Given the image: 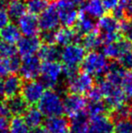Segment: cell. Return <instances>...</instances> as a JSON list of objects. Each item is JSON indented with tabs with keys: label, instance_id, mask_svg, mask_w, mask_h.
I'll list each match as a JSON object with an SVG mask.
<instances>
[{
	"label": "cell",
	"instance_id": "obj_1",
	"mask_svg": "<svg viewBox=\"0 0 132 133\" xmlns=\"http://www.w3.org/2000/svg\"><path fill=\"white\" fill-rule=\"evenodd\" d=\"M38 109L47 118L62 116L64 114V102L60 93L54 90L45 91L38 103Z\"/></svg>",
	"mask_w": 132,
	"mask_h": 133
},
{
	"label": "cell",
	"instance_id": "obj_2",
	"mask_svg": "<svg viewBox=\"0 0 132 133\" xmlns=\"http://www.w3.org/2000/svg\"><path fill=\"white\" fill-rule=\"evenodd\" d=\"M109 64L108 58L102 53L91 51L85 55L81 65L82 72H87L92 77L100 78L107 72Z\"/></svg>",
	"mask_w": 132,
	"mask_h": 133
},
{
	"label": "cell",
	"instance_id": "obj_3",
	"mask_svg": "<svg viewBox=\"0 0 132 133\" xmlns=\"http://www.w3.org/2000/svg\"><path fill=\"white\" fill-rule=\"evenodd\" d=\"M97 30L101 38L102 44H109L120 39V24L113 16H105L100 17L97 23Z\"/></svg>",
	"mask_w": 132,
	"mask_h": 133
},
{
	"label": "cell",
	"instance_id": "obj_4",
	"mask_svg": "<svg viewBox=\"0 0 132 133\" xmlns=\"http://www.w3.org/2000/svg\"><path fill=\"white\" fill-rule=\"evenodd\" d=\"M62 75V65L58 61L43 62L41 64V81L45 88L53 90Z\"/></svg>",
	"mask_w": 132,
	"mask_h": 133
},
{
	"label": "cell",
	"instance_id": "obj_5",
	"mask_svg": "<svg viewBox=\"0 0 132 133\" xmlns=\"http://www.w3.org/2000/svg\"><path fill=\"white\" fill-rule=\"evenodd\" d=\"M85 55L86 50L84 47L78 43H72L64 46V48L61 49L60 60L62 62V65L79 68Z\"/></svg>",
	"mask_w": 132,
	"mask_h": 133
},
{
	"label": "cell",
	"instance_id": "obj_6",
	"mask_svg": "<svg viewBox=\"0 0 132 133\" xmlns=\"http://www.w3.org/2000/svg\"><path fill=\"white\" fill-rule=\"evenodd\" d=\"M37 18L40 30L43 32H53L58 29L61 25L55 3L49 4Z\"/></svg>",
	"mask_w": 132,
	"mask_h": 133
},
{
	"label": "cell",
	"instance_id": "obj_7",
	"mask_svg": "<svg viewBox=\"0 0 132 133\" xmlns=\"http://www.w3.org/2000/svg\"><path fill=\"white\" fill-rule=\"evenodd\" d=\"M68 90L71 93L87 94L94 86V80L92 75L84 72H78L74 77L68 80Z\"/></svg>",
	"mask_w": 132,
	"mask_h": 133
},
{
	"label": "cell",
	"instance_id": "obj_8",
	"mask_svg": "<svg viewBox=\"0 0 132 133\" xmlns=\"http://www.w3.org/2000/svg\"><path fill=\"white\" fill-rule=\"evenodd\" d=\"M64 102V113H65L70 119L76 117L79 114L85 112L87 106V100L85 97L75 93H69L67 94Z\"/></svg>",
	"mask_w": 132,
	"mask_h": 133
},
{
	"label": "cell",
	"instance_id": "obj_9",
	"mask_svg": "<svg viewBox=\"0 0 132 133\" xmlns=\"http://www.w3.org/2000/svg\"><path fill=\"white\" fill-rule=\"evenodd\" d=\"M45 91V87L40 81L31 80L23 83L21 90V96L28 105H35Z\"/></svg>",
	"mask_w": 132,
	"mask_h": 133
},
{
	"label": "cell",
	"instance_id": "obj_10",
	"mask_svg": "<svg viewBox=\"0 0 132 133\" xmlns=\"http://www.w3.org/2000/svg\"><path fill=\"white\" fill-rule=\"evenodd\" d=\"M41 64L42 63L38 56L31 55L24 57L21 60L19 76L26 81L36 80L40 76Z\"/></svg>",
	"mask_w": 132,
	"mask_h": 133
},
{
	"label": "cell",
	"instance_id": "obj_11",
	"mask_svg": "<svg viewBox=\"0 0 132 133\" xmlns=\"http://www.w3.org/2000/svg\"><path fill=\"white\" fill-rule=\"evenodd\" d=\"M132 50V44L129 41L125 40H117L113 43L106 44L103 46V52L102 54L107 58L111 60H119L123 57L125 54Z\"/></svg>",
	"mask_w": 132,
	"mask_h": 133
},
{
	"label": "cell",
	"instance_id": "obj_12",
	"mask_svg": "<svg viewBox=\"0 0 132 133\" xmlns=\"http://www.w3.org/2000/svg\"><path fill=\"white\" fill-rule=\"evenodd\" d=\"M42 45V41L38 36H24L16 44L17 54L22 58L34 55Z\"/></svg>",
	"mask_w": 132,
	"mask_h": 133
},
{
	"label": "cell",
	"instance_id": "obj_13",
	"mask_svg": "<svg viewBox=\"0 0 132 133\" xmlns=\"http://www.w3.org/2000/svg\"><path fill=\"white\" fill-rule=\"evenodd\" d=\"M17 26L24 36H37L40 32L38 18L30 13H25L17 20Z\"/></svg>",
	"mask_w": 132,
	"mask_h": 133
},
{
	"label": "cell",
	"instance_id": "obj_14",
	"mask_svg": "<svg viewBox=\"0 0 132 133\" xmlns=\"http://www.w3.org/2000/svg\"><path fill=\"white\" fill-rule=\"evenodd\" d=\"M114 122L106 114L91 118L89 121L88 133H112Z\"/></svg>",
	"mask_w": 132,
	"mask_h": 133
},
{
	"label": "cell",
	"instance_id": "obj_15",
	"mask_svg": "<svg viewBox=\"0 0 132 133\" xmlns=\"http://www.w3.org/2000/svg\"><path fill=\"white\" fill-rule=\"evenodd\" d=\"M81 39V36L76 30L71 27L64 26L54 31V41L58 46H65L72 43H79Z\"/></svg>",
	"mask_w": 132,
	"mask_h": 133
},
{
	"label": "cell",
	"instance_id": "obj_16",
	"mask_svg": "<svg viewBox=\"0 0 132 133\" xmlns=\"http://www.w3.org/2000/svg\"><path fill=\"white\" fill-rule=\"evenodd\" d=\"M56 5L60 23L65 27H72L78 19L79 12L76 7L66 5Z\"/></svg>",
	"mask_w": 132,
	"mask_h": 133
},
{
	"label": "cell",
	"instance_id": "obj_17",
	"mask_svg": "<svg viewBox=\"0 0 132 133\" xmlns=\"http://www.w3.org/2000/svg\"><path fill=\"white\" fill-rule=\"evenodd\" d=\"M76 25V32L81 35V37L85 35H88L92 32L98 31L97 30V23H95L93 18L87 16L82 10L79 11L78 19L75 23Z\"/></svg>",
	"mask_w": 132,
	"mask_h": 133
},
{
	"label": "cell",
	"instance_id": "obj_18",
	"mask_svg": "<svg viewBox=\"0 0 132 133\" xmlns=\"http://www.w3.org/2000/svg\"><path fill=\"white\" fill-rule=\"evenodd\" d=\"M70 122L62 116L47 118L44 121V129L48 133H69Z\"/></svg>",
	"mask_w": 132,
	"mask_h": 133
},
{
	"label": "cell",
	"instance_id": "obj_19",
	"mask_svg": "<svg viewBox=\"0 0 132 133\" xmlns=\"http://www.w3.org/2000/svg\"><path fill=\"white\" fill-rule=\"evenodd\" d=\"M23 82L22 78L16 74H12L7 75L4 80V91H5V97L11 98V97L19 95L21 92Z\"/></svg>",
	"mask_w": 132,
	"mask_h": 133
},
{
	"label": "cell",
	"instance_id": "obj_20",
	"mask_svg": "<svg viewBox=\"0 0 132 133\" xmlns=\"http://www.w3.org/2000/svg\"><path fill=\"white\" fill-rule=\"evenodd\" d=\"M21 32L17 25L8 23L0 29V39L3 43L9 44H16L21 38Z\"/></svg>",
	"mask_w": 132,
	"mask_h": 133
},
{
	"label": "cell",
	"instance_id": "obj_21",
	"mask_svg": "<svg viewBox=\"0 0 132 133\" xmlns=\"http://www.w3.org/2000/svg\"><path fill=\"white\" fill-rule=\"evenodd\" d=\"M38 57L43 62H53L60 60L61 55V48L54 44H44L39 48Z\"/></svg>",
	"mask_w": 132,
	"mask_h": 133
},
{
	"label": "cell",
	"instance_id": "obj_22",
	"mask_svg": "<svg viewBox=\"0 0 132 133\" xmlns=\"http://www.w3.org/2000/svg\"><path fill=\"white\" fill-rule=\"evenodd\" d=\"M127 71L117 62L109 63L107 72L105 74V79L116 85H121V82Z\"/></svg>",
	"mask_w": 132,
	"mask_h": 133
},
{
	"label": "cell",
	"instance_id": "obj_23",
	"mask_svg": "<svg viewBox=\"0 0 132 133\" xmlns=\"http://www.w3.org/2000/svg\"><path fill=\"white\" fill-rule=\"evenodd\" d=\"M81 10L93 19H100L105 15L106 12L101 0H89L83 5Z\"/></svg>",
	"mask_w": 132,
	"mask_h": 133
},
{
	"label": "cell",
	"instance_id": "obj_24",
	"mask_svg": "<svg viewBox=\"0 0 132 133\" xmlns=\"http://www.w3.org/2000/svg\"><path fill=\"white\" fill-rule=\"evenodd\" d=\"M5 102L8 106L11 115L14 116L24 115V113L26 111L29 106L21 95H16V96L11 97V98H7Z\"/></svg>",
	"mask_w": 132,
	"mask_h": 133
},
{
	"label": "cell",
	"instance_id": "obj_25",
	"mask_svg": "<svg viewBox=\"0 0 132 133\" xmlns=\"http://www.w3.org/2000/svg\"><path fill=\"white\" fill-rule=\"evenodd\" d=\"M85 112L71 119L69 133H88L89 119Z\"/></svg>",
	"mask_w": 132,
	"mask_h": 133
},
{
	"label": "cell",
	"instance_id": "obj_26",
	"mask_svg": "<svg viewBox=\"0 0 132 133\" xmlns=\"http://www.w3.org/2000/svg\"><path fill=\"white\" fill-rule=\"evenodd\" d=\"M24 119L30 129L40 127L44 122V115L38 108L31 107L24 113Z\"/></svg>",
	"mask_w": 132,
	"mask_h": 133
},
{
	"label": "cell",
	"instance_id": "obj_27",
	"mask_svg": "<svg viewBox=\"0 0 132 133\" xmlns=\"http://www.w3.org/2000/svg\"><path fill=\"white\" fill-rule=\"evenodd\" d=\"M109 110L107 104L102 100L100 101H89L87 102V106L85 109V113L88 115V117L92 118L96 116L104 115L107 113Z\"/></svg>",
	"mask_w": 132,
	"mask_h": 133
},
{
	"label": "cell",
	"instance_id": "obj_28",
	"mask_svg": "<svg viewBox=\"0 0 132 133\" xmlns=\"http://www.w3.org/2000/svg\"><path fill=\"white\" fill-rule=\"evenodd\" d=\"M7 7V14L10 20L17 21L21 16H23L26 12L25 1L24 0H16L9 3Z\"/></svg>",
	"mask_w": 132,
	"mask_h": 133
},
{
	"label": "cell",
	"instance_id": "obj_29",
	"mask_svg": "<svg viewBox=\"0 0 132 133\" xmlns=\"http://www.w3.org/2000/svg\"><path fill=\"white\" fill-rule=\"evenodd\" d=\"M81 41V45L84 47L85 50H88V51H95L102 44L101 38H100L98 31L83 35Z\"/></svg>",
	"mask_w": 132,
	"mask_h": 133
},
{
	"label": "cell",
	"instance_id": "obj_30",
	"mask_svg": "<svg viewBox=\"0 0 132 133\" xmlns=\"http://www.w3.org/2000/svg\"><path fill=\"white\" fill-rule=\"evenodd\" d=\"M8 133H30V128L22 116H14L9 121Z\"/></svg>",
	"mask_w": 132,
	"mask_h": 133
},
{
	"label": "cell",
	"instance_id": "obj_31",
	"mask_svg": "<svg viewBox=\"0 0 132 133\" xmlns=\"http://www.w3.org/2000/svg\"><path fill=\"white\" fill-rule=\"evenodd\" d=\"M49 5L48 0H25L26 10L33 15H40Z\"/></svg>",
	"mask_w": 132,
	"mask_h": 133
},
{
	"label": "cell",
	"instance_id": "obj_32",
	"mask_svg": "<svg viewBox=\"0 0 132 133\" xmlns=\"http://www.w3.org/2000/svg\"><path fill=\"white\" fill-rule=\"evenodd\" d=\"M120 86L127 99L132 101V71L126 72Z\"/></svg>",
	"mask_w": 132,
	"mask_h": 133
},
{
	"label": "cell",
	"instance_id": "obj_33",
	"mask_svg": "<svg viewBox=\"0 0 132 133\" xmlns=\"http://www.w3.org/2000/svg\"><path fill=\"white\" fill-rule=\"evenodd\" d=\"M115 133H132V121L123 119L114 122Z\"/></svg>",
	"mask_w": 132,
	"mask_h": 133
},
{
	"label": "cell",
	"instance_id": "obj_34",
	"mask_svg": "<svg viewBox=\"0 0 132 133\" xmlns=\"http://www.w3.org/2000/svg\"><path fill=\"white\" fill-rule=\"evenodd\" d=\"M111 114H112V119H111L113 121V122L120 121V119H128L129 114V106H128L125 103L123 105L117 107V108L113 109L111 110Z\"/></svg>",
	"mask_w": 132,
	"mask_h": 133
},
{
	"label": "cell",
	"instance_id": "obj_35",
	"mask_svg": "<svg viewBox=\"0 0 132 133\" xmlns=\"http://www.w3.org/2000/svg\"><path fill=\"white\" fill-rule=\"evenodd\" d=\"M120 32L125 40L132 44V19L122 20L121 24H120Z\"/></svg>",
	"mask_w": 132,
	"mask_h": 133
},
{
	"label": "cell",
	"instance_id": "obj_36",
	"mask_svg": "<svg viewBox=\"0 0 132 133\" xmlns=\"http://www.w3.org/2000/svg\"><path fill=\"white\" fill-rule=\"evenodd\" d=\"M17 54V49L15 44H9L5 43H2L0 48V56L2 58H9Z\"/></svg>",
	"mask_w": 132,
	"mask_h": 133
},
{
	"label": "cell",
	"instance_id": "obj_37",
	"mask_svg": "<svg viewBox=\"0 0 132 133\" xmlns=\"http://www.w3.org/2000/svg\"><path fill=\"white\" fill-rule=\"evenodd\" d=\"M6 61L10 72L16 74V72H19L20 65H21V59H20V57L17 54L15 56H12V57L6 58Z\"/></svg>",
	"mask_w": 132,
	"mask_h": 133
},
{
	"label": "cell",
	"instance_id": "obj_38",
	"mask_svg": "<svg viewBox=\"0 0 132 133\" xmlns=\"http://www.w3.org/2000/svg\"><path fill=\"white\" fill-rule=\"evenodd\" d=\"M9 16L7 14V7L5 6V3L0 0V29L9 23Z\"/></svg>",
	"mask_w": 132,
	"mask_h": 133
},
{
	"label": "cell",
	"instance_id": "obj_39",
	"mask_svg": "<svg viewBox=\"0 0 132 133\" xmlns=\"http://www.w3.org/2000/svg\"><path fill=\"white\" fill-rule=\"evenodd\" d=\"M118 62L125 70L132 71V50L125 54L122 58H120Z\"/></svg>",
	"mask_w": 132,
	"mask_h": 133
},
{
	"label": "cell",
	"instance_id": "obj_40",
	"mask_svg": "<svg viewBox=\"0 0 132 133\" xmlns=\"http://www.w3.org/2000/svg\"><path fill=\"white\" fill-rule=\"evenodd\" d=\"M119 6L126 13V16L132 17V0H120Z\"/></svg>",
	"mask_w": 132,
	"mask_h": 133
},
{
	"label": "cell",
	"instance_id": "obj_41",
	"mask_svg": "<svg viewBox=\"0 0 132 133\" xmlns=\"http://www.w3.org/2000/svg\"><path fill=\"white\" fill-rule=\"evenodd\" d=\"M87 94H88L89 101H100V100H102V99H103L101 92H100V89L98 88L97 85L93 86L92 89Z\"/></svg>",
	"mask_w": 132,
	"mask_h": 133
},
{
	"label": "cell",
	"instance_id": "obj_42",
	"mask_svg": "<svg viewBox=\"0 0 132 133\" xmlns=\"http://www.w3.org/2000/svg\"><path fill=\"white\" fill-rule=\"evenodd\" d=\"M41 41L44 42V44H55L54 41V31L53 32H43L41 35Z\"/></svg>",
	"mask_w": 132,
	"mask_h": 133
},
{
	"label": "cell",
	"instance_id": "obj_43",
	"mask_svg": "<svg viewBox=\"0 0 132 133\" xmlns=\"http://www.w3.org/2000/svg\"><path fill=\"white\" fill-rule=\"evenodd\" d=\"M10 74V71L8 68V64H7L6 58H1L0 59V78L6 77L8 74Z\"/></svg>",
	"mask_w": 132,
	"mask_h": 133
},
{
	"label": "cell",
	"instance_id": "obj_44",
	"mask_svg": "<svg viewBox=\"0 0 132 133\" xmlns=\"http://www.w3.org/2000/svg\"><path fill=\"white\" fill-rule=\"evenodd\" d=\"M57 5H72V6L77 7L80 5H82L84 4V0H57Z\"/></svg>",
	"mask_w": 132,
	"mask_h": 133
},
{
	"label": "cell",
	"instance_id": "obj_45",
	"mask_svg": "<svg viewBox=\"0 0 132 133\" xmlns=\"http://www.w3.org/2000/svg\"><path fill=\"white\" fill-rule=\"evenodd\" d=\"M11 116V112L9 110V108L7 106L5 101L0 102V117L9 118Z\"/></svg>",
	"mask_w": 132,
	"mask_h": 133
},
{
	"label": "cell",
	"instance_id": "obj_46",
	"mask_svg": "<svg viewBox=\"0 0 132 133\" xmlns=\"http://www.w3.org/2000/svg\"><path fill=\"white\" fill-rule=\"evenodd\" d=\"M104 7L106 10H111L112 11L117 5H119L120 0H101Z\"/></svg>",
	"mask_w": 132,
	"mask_h": 133
},
{
	"label": "cell",
	"instance_id": "obj_47",
	"mask_svg": "<svg viewBox=\"0 0 132 133\" xmlns=\"http://www.w3.org/2000/svg\"><path fill=\"white\" fill-rule=\"evenodd\" d=\"M9 118L0 117V132H8Z\"/></svg>",
	"mask_w": 132,
	"mask_h": 133
},
{
	"label": "cell",
	"instance_id": "obj_48",
	"mask_svg": "<svg viewBox=\"0 0 132 133\" xmlns=\"http://www.w3.org/2000/svg\"><path fill=\"white\" fill-rule=\"evenodd\" d=\"M30 133H48L47 130L44 129V127H37V128L32 129Z\"/></svg>",
	"mask_w": 132,
	"mask_h": 133
},
{
	"label": "cell",
	"instance_id": "obj_49",
	"mask_svg": "<svg viewBox=\"0 0 132 133\" xmlns=\"http://www.w3.org/2000/svg\"><path fill=\"white\" fill-rule=\"evenodd\" d=\"M5 97V91H4V80L0 78V99Z\"/></svg>",
	"mask_w": 132,
	"mask_h": 133
},
{
	"label": "cell",
	"instance_id": "obj_50",
	"mask_svg": "<svg viewBox=\"0 0 132 133\" xmlns=\"http://www.w3.org/2000/svg\"><path fill=\"white\" fill-rule=\"evenodd\" d=\"M129 118L130 121H132V106L129 107Z\"/></svg>",
	"mask_w": 132,
	"mask_h": 133
},
{
	"label": "cell",
	"instance_id": "obj_51",
	"mask_svg": "<svg viewBox=\"0 0 132 133\" xmlns=\"http://www.w3.org/2000/svg\"><path fill=\"white\" fill-rule=\"evenodd\" d=\"M1 1H3L4 3H11V2L16 1V0H1Z\"/></svg>",
	"mask_w": 132,
	"mask_h": 133
},
{
	"label": "cell",
	"instance_id": "obj_52",
	"mask_svg": "<svg viewBox=\"0 0 132 133\" xmlns=\"http://www.w3.org/2000/svg\"><path fill=\"white\" fill-rule=\"evenodd\" d=\"M2 43H3V42H2V41H1V39H0V48H1V45H2Z\"/></svg>",
	"mask_w": 132,
	"mask_h": 133
},
{
	"label": "cell",
	"instance_id": "obj_53",
	"mask_svg": "<svg viewBox=\"0 0 132 133\" xmlns=\"http://www.w3.org/2000/svg\"><path fill=\"white\" fill-rule=\"evenodd\" d=\"M0 133H8V132H0Z\"/></svg>",
	"mask_w": 132,
	"mask_h": 133
}]
</instances>
